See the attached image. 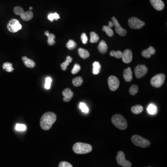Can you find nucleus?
<instances>
[{
    "label": "nucleus",
    "mask_w": 167,
    "mask_h": 167,
    "mask_svg": "<svg viewBox=\"0 0 167 167\" xmlns=\"http://www.w3.org/2000/svg\"><path fill=\"white\" fill-rule=\"evenodd\" d=\"M108 26L110 28H112V27L114 26L113 23V22H111V21H109V25Z\"/></svg>",
    "instance_id": "nucleus-41"
},
{
    "label": "nucleus",
    "mask_w": 167,
    "mask_h": 167,
    "mask_svg": "<svg viewBox=\"0 0 167 167\" xmlns=\"http://www.w3.org/2000/svg\"><path fill=\"white\" fill-rule=\"evenodd\" d=\"M90 43H96L98 41L99 39V37L96 33L94 32H91L90 33Z\"/></svg>",
    "instance_id": "nucleus-27"
},
{
    "label": "nucleus",
    "mask_w": 167,
    "mask_h": 167,
    "mask_svg": "<svg viewBox=\"0 0 167 167\" xmlns=\"http://www.w3.org/2000/svg\"><path fill=\"white\" fill-rule=\"evenodd\" d=\"M98 50L100 53L102 54H105L107 52L108 46L107 45L106 43L104 40H102L100 41L99 46H98Z\"/></svg>",
    "instance_id": "nucleus-20"
},
{
    "label": "nucleus",
    "mask_w": 167,
    "mask_h": 167,
    "mask_svg": "<svg viewBox=\"0 0 167 167\" xmlns=\"http://www.w3.org/2000/svg\"><path fill=\"white\" fill-rule=\"evenodd\" d=\"M131 110L135 114H139L142 113L143 111V107L141 105H136V106L132 107Z\"/></svg>",
    "instance_id": "nucleus-21"
},
{
    "label": "nucleus",
    "mask_w": 167,
    "mask_h": 167,
    "mask_svg": "<svg viewBox=\"0 0 167 167\" xmlns=\"http://www.w3.org/2000/svg\"><path fill=\"white\" fill-rule=\"evenodd\" d=\"M112 20L114 26L115 27V30L117 33L122 36H124L126 35L127 34V31L121 27L117 19L115 17H113Z\"/></svg>",
    "instance_id": "nucleus-11"
},
{
    "label": "nucleus",
    "mask_w": 167,
    "mask_h": 167,
    "mask_svg": "<svg viewBox=\"0 0 167 167\" xmlns=\"http://www.w3.org/2000/svg\"><path fill=\"white\" fill-rule=\"evenodd\" d=\"M108 83L109 89L112 91H115L119 87L120 82L119 80L115 76H110L108 78Z\"/></svg>",
    "instance_id": "nucleus-9"
},
{
    "label": "nucleus",
    "mask_w": 167,
    "mask_h": 167,
    "mask_svg": "<svg viewBox=\"0 0 167 167\" xmlns=\"http://www.w3.org/2000/svg\"><path fill=\"white\" fill-rule=\"evenodd\" d=\"M92 146L87 143H77L73 146V150L76 154H85L92 151Z\"/></svg>",
    "instance_id": "nucleus-2"
},
{
    "label": "nucleus",
    "mask_w": 167,
    "mask_h": 167,
    "mask_svg": "<svg viewBox=\"0 0 167 167\" xmlns=\"http://www.w3.org/2000/svg\"><path fill=\"white\" fill-rule=\"evenodd\" d=\"M133 143L137 146L142 148H147L150 144V143L147 139L138 135H133L132 138Z\"/></svg>",
    "instance_id": "nucleus-4"
},
{
    "label": "nucleus",
    "mask_w": 167,
    "mask_h": 167,
    "mask_svg": "<svg viewBox=\"0 0 167 167\" xmlns=\"http://www.w3.org/2000/svg\"><path fill=\"white\" fill-rule=\"evenodd\" d=\"M93 73L94 74H98L100 72L101 65L98 62H95L93 64Z\"/></svg>",
    "instance_id": "nucleus-28"
},
{
    "label": "nucleus",
    "mask_w": 167,
    "mask_h": 167,
    "mask_svg": "<svg viewBox=\"0 0 167 167\" xmlns=\"http://www.w3.org/2000/svg\"><path fill=\"white\" fill-rule=\"evenodd\" d=\"M60 18V16L57 13H50L48 16V20H49L51 21H53L54 19L57 20Z\"/></svg>",
    "instance_id": "nucleus-32"
},
{
    "label": "nucleus",
    "mask_w": 167,
    "mask_h": 167,
    "mask_svg": "<svg viewBox=\"0 0 167 167\" xmlns=\"http://www.w3.org/2000/svg\"><path fill=\"white\" fill-rule=\"evenodd\" d=\"M150 2L155 9L161 11L164 8V3L161 0H150Z\"/></svg>",
    "instance_id": "nucleus-13"
},
{
    "label": "nucleus",
    "mask_w": 167,
    "mask_h": 167,
    "mask_svg": "<svg viewBox=\"0 0 167 167\" xmlns=\"http://www.w3.org/2000/svg\"><path fill=\"white\" fill-rule=\"evenodd\" d=\"M45 34L47 36L48 38V40H47V43L49 46L54 45L55 43L54 39L55 38V36L54 34H50L48 31H46L45 32Z\"/></svg>",
    "instance_id": "nucleus-19"
},
{
    "label": "nucleus",
    "mask_w": 167,
    "mask_h": 167,
    "mask_svg": "<svg viewBox=\"0 0 167 167\" xmlns=\"http://www.w3.org/2000/svg\"><path fill=\"white\" fill-rule=\"evenodd\" d=\"M83 82V80L81 77H76L72 80V84L73 86L76 87L80 86L82 84Z\"/></svg>",
    "instance_id": "nucleus-26"
},
{
    "label": "nucleus",
    "mask_w": 167,
    "mask_h": 167,
    "mask_svg": "<svg viewBox=\"0 0 167 167\" xmlns=\"http://www.w3.org/2000/svg\"><path fill=\"white\" fill-rule=\"evenodd\" d=\"M22 60L24 64L27 67L33 68L35 66V63L33 60L28 58V57L24 56V57H22Z\"/></svg>",
    "instance_id": "nucleus-17"
},
{
    "label": "nucleus",
    "mask_w": 167,
    "mask_h": 167,
    "mask_svg": "<svg viewBox=\"0 0 167 167\" xmlns=\"http://www.w3.org/2000/svg\"><path fill=\"white\" fill-rule=\"evenodd\" d=\"M80 108L83 113H88L89 112V109L87 105L84 103H80Z\"/></svg>",
    "instance_id": "nucleus-34"
},
{
    "label": "nucleus",
    "mask_w": 167,
    "mask_h": 167,
    "mask_svg": "<svg viewBox=\"0 0 167 167\" xmlns=\"http://www.w3.org/2000/svg\"><path fill=\"white\" fill-rule=\"evenodd\" d=\"M138 91V87L136 85H133L130 89V94L132 95H135L137 94Z\"/></svg>",
    "instance_id": "nucleus-33"
},
{
    "label": "nucleus",
    "mask_w": 167,
    "mask_h": 167,
    "mask_svg": "<svg viewBox=\"0 0 167 167\" xmlns=\"http://www.w3.org/2000/svg\"><path fill=\"white\" fill-rule=\"evenodd\" d=\"M148 72V68L143 65H137L135 68V76L138 79H140L145 75Z\"/></svg>",
    "instance_id": "nucleus-10"
},
{
    "label": "nucleus",
    "mask_w": 167,
    "mask_h": 167,
    "mask_svg": "<svg viewBox=\"0 0 167 167\" xmlns=\"http://www.w3.org/2000/svg\"><path fill=\"white\" fill-rule=\"evenodd\" d=\"M111 121L115 126L120 130H125L128 127L126 119L121 115H115L112 117Z\"/></svg>",
    "instance_id": "nucleus-3"
},
{
    "label": "nucleus",
    "mask_w": 167,
    "mask_h": 167,
    "mask_svg": "<svg viewBox=\"0 0 167 167\" xmlns=\"http://www.w3.org/2000/svg\"><path fill=\"white\" fill-rule=\"evenodd\" d=\"M117 161L120 166L123 167H131L132 163L130 161L126 160L125 155L123 151H119L117 156Z\"/></svg>",
    "instance_id": "nucleus-8"
},
{
    "label": "nucleus",
    "mask_w": 167,
    "mask_h": 167,
    "mask_svg": "<svg viewBox=\"0 0 167 167\" xmlns=\"http://www.w3.org/2000/svg\"><path fill=\"white\" fill-rule=\"evenodd\" d=\"M64 96L63 100L65 102H68L71 100L73 96V92L70 88H66L63 91Z\"/></svg>",
    "instance_id": "nucleus-14"
},
{
    "label": "nucleus",
    "mask_w": 167,
    "mask_h": 167,
    "mask_svg": "<svg viewBox=\"0 0 167 167\" xmlns=\"http://www.w3.org/2000/svg\"><path fill=\"white\" fill-rule=\"evenodd\" d=\"M76 46H77V44L73 40H69L67 43L66 44V47L70 50L74 49L76 47Z\"/></svg>",
    "instance_id": "nucleus-31"
},
{
    "label": "nucleus",
    "mask_w": 167,
    "mask_h": 167,
    "mask_svg": "<svg viewBox=\"0 0 167 167\" xmlns=\"http://www.w3.org/2000/svg\"><path fill=\"white\" fill-rule=\"evenodd\" d=\"M155 53H156V50L154 48H153L152 46H150L148 49L143 51L142 55L143 57L148 59V58H150L152 55L155 54Z\"/></svg>",
    "instance_id": "nucleus-16"
},
{
    "label": "nucleus",
    "mask_w": 167,
    "mask_h": 167,
    "mask_svg": "<svg viewBox=\"0 0 167 167\" xmlns=\"http://www.w3.org/2000/svg\"><path fill=\"white\" fill-rule=\"evenodd\" d=\"M16 129L18 131H25L27 129V127L23 124H17L16 125Z\"/></svg>",
    "instance_id": "nucleus-36"
},
{
    "label": "nucleus",
    "mask_w": 167,
    "mask_h": 167,
    "mask_svg": "<svg viewBox=\"0 0 167 167\" xmlns=\"http://www.w3.org/2000/svg\"><path fill=\"white\" fill-rule=\"evenodd\" d=\"M33 16H34V15H33V12L31 11H29L23 13L20 16V18L23 20L28 21V20H31L33 18Z\"/></svg>",
    "instance_id": "nucleus-18"
},
{
    "label": "nucleus",
    "mask_w": 167,
    "mask_h": 167,
    "mask_svg": "<svg viewBox=\"0 0 167 167\" xmlns=\"http://www.w3.org/2000/svg\"><path fill=\"white\" fill-rule=\"evenodd\" d=\"M7 28L10 32L14 33L20 30L22 28V26L17 20L12 19L8 23Z\"/></svg>",
    "instance_id": "nucleus-6"
},
{
    "label": "nucleus",
    "mask_w": 167,
    "mask_h": 167,
    "mask_svg": "<svg viewBox=\"0 0 167 167\" xmlns=\"http://www.w3.org/2000/svg\"><path fill=\"white\" fill-rule=\"evenodd\" d=\"M132 53L130 49H126L123 53L122 59L124 63L129 64L132 61Z\"/></svg>",
    "instance_id": "nucleus-12"
},
{
    "label": "nucleus",
    "mask_w": 167,
    "mask_h": 167,
    "mask_svg": "<svg viewBox=\"0 0 167 167\" xmlns=\"http://www.w3.org/2000/svg\"><path fill=\"white\" fill-rule=\"evenodd\" d=\"M81 67L78 64H76L74 65V67H73V69L72 70V73L73 74H75L76 73H78L80 71V70Z\"/></svg>",
    "instance_id": "nucleus-38"
},
{
    "label": "nucleus",
    "mask_w": 167,
    "mask_h": 167,
    "mask_svg": "<svg viewBox=\"0 0 167 167\" xmlns=\"http://www.w3.org/2000/svg\"><path fill=\"white\" fill-rule=\"evenodd\" d=\"M29 9H30V10H32L33 9V8H32V7H30V8H29Z\"/></svg>",
    "instance_id": "nucleus-42"
},
{
    "label": "nucleus",
    "mask_w": 167,
    "mask_h": 167,
    "mask_svg": "<svg viewBox=\"0 0 167 167\" xmlns=\"http://www.w3.org/2000/svg\"><path fill=\"white\" fill-rule=\"evenodd\" d=\"M123 76L126 82L132 81L133 79L132 72L131 67H128L127 69L124 70Z\"/></svg>",
    "instance_id": "nucleus-15"
},
{
    "label": "nucleus",
    "mask_w": 167,
    "mask_h": 167,
    "mask_svg": "<svg viewBox=\"0 0 167 167\" xmlns=\"http://www.w3.org/2000/svg\"><path fill=\"white\" fill-rule=\"evenodd\" d=\"M165 76L162 73L157 74L153 77L150 81V83L153 87L159 88L163 85L165 80Z\"/></svg>",
    "instance_id": "nucleus-5"
},
{
    "label": "nucleus",
    "mask_w": 167,
    "mask_h": 167,
    "mask_svg": "<svg viewBox=\"0 0 167 167\" xmlns=\"http://www.w3.org/2000/svg\"><path fill=\"white\" fill-rule=\"evenodd\" d=\"M128 23L130 28L135 29H140L145 25L144 22L135 17L129 19Z\"/></svg>",
    "instance_id": "nucleus-7"
},
{
    "label": "nucleus",
    "mask_w": 167,
    "mask_h": 167,
    "mask_svg": "<svg viewBox=\"0 0 167 167\" xmlns=\"http://www.w3.org/2000/svg\"><path fill=\"white\" fill-rule=\"evenodd\" d=\"M2 67L4 70L8 72H11L13 71V67L12 64L9 62L4 63L2 65Z\"/></svg>",
    "instance_id": "nucleus-25"
},
{
    "label": "nucleus",
    "mask_w": 167,
    "mask_h": 167,
    "mask_svg": "<svg viewBox=\"0 0 167 167\" xmlns=\"http://www.w3.org/2000/svg\"><path fill=\"white\" fill-rule=\"evenodd\" d=\"M110 55L112 57H115L117 59H120L122 58L123 53L120 51H112L110 52Z\"/></svg>",
    "instance_id": "nucleus-30"
},
{
    "label": "nucleus",
    "mask_w": 167,
    "mask_h": 167,
    "mask_svg": "<svg viewBox=\"0 0 167 167\" xmlns=\"http://www.w3.org/2000/svg\"><path fill=\"white\" fill-rule=\"evenodd\" d=\"M72 59L70 56H67L66 57V61L61 64V68L62 70L63 71H65L67 69V66L69 65V64L72 61Z\"/></svg>",
    "instance_id": "nucleus-24"
},
{
    "label": "nucleus",
    "mask_w": 167,
    "mask_h": 167,
    "mask_svg": "<svg viewBox=\"0 0 167 167\" xmlns=\"http://www.w3.org/2000/svg\"><path fill=\"white\" fill-rule=\"evenodd\" d=\"M79 55L82 59H85L88 58L90 56V54L88 51H87L86 49L83 48H79Z\"/></svg>",
    "instance_id": "nucleus-22"
},
{
    "label": "nucleus",
    "mask_w": 167,
    "mask_h": 167,
    "mask_svg": "<svg viewBox=\"0 0 167 167\" xmlns=\"http://www.w3.org/2000/svg\"><path fill=\"white\" fill-rule=\"evenodd\" d=\"M59 167H73V166L67 161H62L60 162Z\"/></svg>",
    "instance_id": "nucleus-39"
},
{
    "label": "nucleus",
    "mask_w": 167,
    "mask_h": 167,
    "mask_svg": "<svg viewBox=\"0 0 167 167\" xmlns=\"http://www.w3.org/2000/svg\"><path fill=\"white\" fill-rule=\"evenodd\" d=\"M103 31L106 32L107 35L109 37H112L113 36L114 32L113 29L109 27L108 26H104L103 27Z\"/></svg>",
    "instance_id": "nucleus-29"
},
{
    "label": "nucleus",
    "mask_w": 167,
    "mask_h": 167,
    "mask_svg": "<svg viewBox=\"0 0 167 167\" xmlns=\"http://www.w3.org/2000/svg\"><path fill=\"white\" fill-rule=\"evenodd\" d=\"M13 11H14V13H15V14L20 16L24 12L23 9L20 7H15V8H14Z\"/></svg>",
    "instance_id": "nucleus-35"
},
{
    "label": "nucleus",
    "mask_w": 167,
    "mask_h": 167,
    "mask_svg": "<svg viewBox=\"0 0 167 167\" xmlns=\"http://www.w3.org/2000/svg\"><path fill=\"white\" fill-rule=\"evenodd\" d=\"M57 119L55 114L52 112H47L44 114L40 119V127L43 130H49Z\"/></svg>",
    "instance_id": "nucleus-1"
},
{
    "label": "nucleus",
    "mask_w": 167,
    "mask_h": 167,
    "mask_svg": "<svg viewBox=\"0 0 167 167\" xmlns=\"http://www.w3.org/2000/svg\"><path fill=\"white\" fill-rule=\"evenodd\" d=\"M147 111L150 114L155 115L157 113L158 108L154 104H150L147 108Z\"/></svg>",
    "instance_id": "nucleus-23"
},
{
    "label": "nucleus",
    "mask_w": 167,
    "mask_h": 167,
    "mask_svg": "<svg viewBox=\"0 0 167 167\" xmlns=\"http://www.w3.org/2000/svg\"><path fill=\"white\" fill-rule=\"evenodd\" d=\"M81 39L82 41L84 44H87L88 42V37L85 33H83L81 35Z\"/></svg>",
    "instance_id": "nucleus-40"
},
{
    "label": "nucleus",
    "mask_w": 167,
    "mask_h": 167,
    "mask_svg": "<svg viewBox=\"0 0 167 167\" xmlns=\"http://www.w3.org/2000/svg\"><path fill=\"white\" fill-rule=\"evenodd\" d=\"M52 82V80L50 77H47L46 79L45 85V87L46 89H49L51 88V83Z\"/></svg>",
    "instance_id": "nucleus-37"
}]
</instances>
